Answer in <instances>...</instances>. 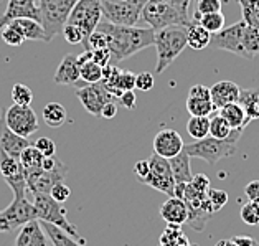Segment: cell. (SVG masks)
I'll return each instance as SVG.
<instances>
[{
  "mask_svg": "<svg viewBox=\"0 0 259 246\" xmlns=\"http://www.w3.org/2000/svg\"><path fill=\"white\" fill-rule=\"evenodd\" d=\"M96 30L107 36V50L111 52V65H117L122 60L134 56L141 50L154 45L155 30L137 25H114L109 22H99Z\"/></svg>",
  "mask_w": 259,
  "mask_h": 246,
  "instance_id": "cell-1",
  "label": "cell"
},
{
  "mask_svg": "<svg viewBox=\"0 0 259 246\" xmlns=\"http://www.w3.org/2000/svg\"><path fill=\"white\" fill-rule=\"evenodd\" d=\"M244 129H233L231 134L226 139H217L211 136H206L205 139H200L197 142L185 144L183 150L192 157V159H200L208 162L210 166H214L217 162L233 157L236 152V146L241 139Z\"/></svg>",
  "mask_w": 259,
  "mask_h": 246,
  "instance_id": "cell-2",
  "label": "cell"
},
{
  "mask_svg": "<svg viewBox=\"0 0 259 246\" xmlns=\"http://www.w3.org/2000/svg\"><path fill=\"white\" fill-rule=\"evenodd\" d=\"M154 47L157 50L155 73L160 74L172 65L187 48V27H167L155 31Z\"/></svg>",
  "mask_w": 259,
  "mask_h": 246,
  "instance_id": "cell-3",
  "label": "cell"
},
{
  "mask_svg": "<svg viewBox=\"0 0 259 246\" xmlns=\"http://www.w3.org/2000/svg\"><path fill=\"white\" fill-rule=\"evenodd\" d=\"M141 20L152 30H162L167 27H188L190 17H185L163 0H149L141 10Z\"/></svg>",
  "mask_w": 259,
  "mask_h": 246,
  "instance_id": "cell-4",
  "label": "cell"
},
{
  "mask_svg": "<svg viewBox=\"0 0 259 246\" xmlns=\"http://www.w3.org/2000/svg\"><path fill=\"white\" fill-rule=\"evenodd\" d=\"M33 205L36 210V217H38L40 222H47V223L58 226V228H61L65 233H68L69 236H73L74 239H78L81 244L86 246V239L79 235L76 226L68 222L65 208L56 200H53L52 195L33 193Z\"/></svg>",
  "mask_w": 259,
  "mask_h": 246,
  "instance_id": "cell-5",
  "label": "cell"
},
{
  "mask_svg": "<svg viewBox=\"0 0 259 246\" xmlns=\"http://www.w3.org/2000/svg\"><path fill=\"white\" fill-rule=\"evenodd\" d=\"M78 0H38L40 4V23L47 33L48 42L63 31L73 7Z\"/></svg>",
  "mask_w": 259,
  "mask_h": 246,
  "instance_id": "cell-6",
  "label": "cell"
},
{
  "mask_svg": "<svg viewBox=\"0 0 259 246\" xmlns=\"http://www.w3.org/2000/svg\"><path fill=\"white\" fill-rule=\"evenodd\" d=\"M103 4L101 0H78L76 5L73 7L71 14L68 17L66 23H73L76 27L81 28L83 31V47L86 48V43L90 35L96 30L98 23L101 22V17H103Z\"/></svg>",
  "mask_w": 259,
  "mask_h": 246,
  "instance_id": "cell-7",
  "label": "cell"
},
{
  "mask_svg": "<svg viewBox=\"0 0 259 246\" xmlns=\"http://www.w3.org/2000/svg\"><path fill=\"white\" fill-rule=\"evenodd\" d=\"M31 220H38L33 201L25 197H14V201L0 212V233L14 231Z\"/></svg>",
  "mask_w": 259,
  "mask_h": 246,
  "instance_id": "cell-8",
  "label": "cell"
},
{
  "mask_svg": "<svg viewBox=\"0 0 259 246\" xmlns=\"http://www.w3.org/2000/svg\"><path fill=\"white\" fill-rule=\"evenodd\" d=\"M150 163V170L149 175L144 180H141L139 184L152 187L154 190H159L165 195L174 197L175 193V182H174V175H172V169H170V163L167 159H163L160 155H150L149 159Z\"/></svg>",
  "mask_w": 259,
  "mask_h": 246,
  "instance_id": "cell-9",
  "label": "cell"
},
{
  "mask_svg": "<svg viewBox=\"0 0 259 246\" xmlns=\"http://www.w3.org/2000/svg\"><path fill=\"white\" fill-rule=\"evenodd\" d=\"M4 116L9 128L22 137L28 139L38 131V117L30 106H20L14 103L10 108H5Z\"/></svg>",
  "mask_w": 259,
  "mask_h": 246,
  "instance_id": "cell-10",
  "label": "cell"
},
{
  "mask_svg": "<svg viewBox=\"0 0 259 246\" xmlns=\"http://www.w3.org/2000/svg\"><path fill=\"white\" fill-rule=\"evenodd\" d=\"M244 20H239L231 27H226L223 30H220L218 33L211 35V42L210 45L217 50H223V52H230L233 55H238L241 58H248V53H246L244 45H243V35H244V28H246Z\"/></svg>",
  "mask_w": 259,
  "mask_h": 246,
  "instance_id": "cell-11",
  "label": "cell"
},
{
  "mask_svg": "<svg viewBox=\"0 0 259 246\" xmlns=\"http://www.w3.org/2000/svg\"><path fill=\"white\" fill-rule=\"evenodd\" d=\"M69 172V167L65 166L63 162H60L58 167H55L53 170H43L38 169L35 172H30L27 174V188L28 192L33 195V193H47L50 195L52 188L60 184V182H65L66 175Z\"/></svg>",
  "mask_w": 259,
  "mask_h": 246,
  "instance_id": "cell-12",
  "label": "cell"
},
{
  "mask_svg": "<svg viewBox=\"0 0 259 246\" xmlns=\"http://www.w3.org/2000/svg\"><path fill=\"white\" fill-rule=\"evenodd\" d=\"M0 174L7 182V185L12 188L14 197H25L28 193L27 177H25V170L20 160L5 154L4 150H0Z\"/></svg>",
  "mask_w": 259,
  "mask_h": 246,
  "instance_id": "cell-13",
  "label": "cell"
},
{
  "mask_svg": "<svg viewBox=\"0 0 259 246\" xmlns=\"http://www.w3.org/2000/svg\"><path fill=\"white\" fill-rule=\"evenodd\" d=\"M76 96L79 99V103L83 104V108L96 117H101V111H103V108L107 103L114 101V96L107 91L103 81L79 88V90H76Z\"/></svg>",
  "mask_w": 259,
  "mask_h": 246,
  "instance_id": "cell-14",
  "label": "cell"
},
{
  "mask_svg": "<svg viewBox=\"0 0 259 246\" xmlns=\"http://www.w3.org/2000/svg\"><path fill=\"white\" fill-rule=\"evenodd\" d=\"M103 4V17L106 22L114 25H127L132 27L141 20V9L134 7L127 0L122 2H101Z\"/></svg>",
  "mask_w": 259,
  "mask_h": 246,
  "instance_id": "cell-15",
  "label": "cell"
},
{
  "mask_svg": "<svg viewBox=\"0 0 259 246\" xmlns=\"http://www.w3.org/2000/svg\"><path fill=\"white\" fill-rule=\"evenodd\" d=\"M17 18H33L40 22L38 0H9L7 9L0 15V30Z\"/></svg>",
  "mask_w": 259,
  "mask_h": 246,
  "instance_id": "cell-16",
  "label": "cell"
},
{
  "mask_svg": "<svg viewBox=\"0 0 259 246\" xmlns=\"http://www.w3.org/2000/svg\"><path fill=\"white\" fill-rule=\"evenodd\" d=\"M154 154L163 157V159H172V157L179 155L183 150V139L175 129H162L157 132L154 137Z\"/></svg>",
  "mask_w": 259,
  "mask_h": 246,
  "instance_id": "cell-17",
  "label": "cell"
},
{
  "mask_svg": "<svg viewBox=\"0 0 259 246\" xmlns=\"http://www.w3.org/2000/svg\"><path fill=\"white\" fill-rule=\"evenodd\" d=\"M5 108L0 109V150L5 154L18 159L20 154L30 146V141L27 137H22L12 131L7 122H5Z\"/></svg>",
  "mask_w": 259,
  "mask_h": 246,
  "instance_id": "cell-18",
  "label": "cell"
},
{
  "mask_svg": "<svg viewBox=\"0 0 259 246\" xmlns=\"http://www.w3.org/2000/svg\"><path fill=\"white\" fill-rule=\"evenodd\" d=\"M187 111L190 112V116H210L214 111L210 88L203 85H193L188 91Z\"/></svg>",
  "mask_w": 259,
  "mask_h": 246,
  "instance_id": "cell-19",
  "label": "cell"
},
{
  "mask_svg": "<svg viewBox=\"0 0 259 246\" xmlns=\"http://www.w3.org/2000/svg\"><path fill=\"white\" fill-rule=\"evenodd\" d=\"M14 246H47V233L40 220H31L20 226Z\"/></svg>",
  "mask_w": 259,
  "mask_h": 246,
  "instance_id": "cell-20",
  "label": "cell"
},
{
  "mask_svg": "<svg viewBox=\"0 0 259 246\" xmlns=\"http://www.w3.org/2000/svg\"><path fill=\"white\" fill-rule=\"evenodd\" d=\"M239 88L236 83L233 81H218L210 88V94H211V103L214 106V109H221L223 106L230 104V103H238L239 98Z\"/></svg>",
  "mask_w": 259,
  "mask_h": 246,
  "instance_id": "cell-21",
  "label": "cell"
},
{
  "mask_svg": "<svg viewBox=\"0 0 259 246\" xmlns=\"http://www.w3.org/2000/svg\"><path fill=\"white\" fill-rule=\"evenodd\" d=\"M55 83L56 85H65V86H74L79 81V63L78 55L69 53L56 68L55 73Z\"/></svg>",
  "mask_w": 259,
  "mask_h": 246,
  "instance_id": "cell-22",
  "label": "cell"
},
{
  "mask_svg": "<svg viewBox=\"0 0 259 246\" xmlns=\"http://www.w3.org/2000/svg\"><path fill=\"white\" fill-rule=\"evenodd\" d=\"M160 217L165 223L183 225L188 220V208L187 203L179 197H170L160 207Z\"/></svg>",
  "mask_w": 259,
  "mask_h": 246,
  "instance_id": "cell-23",
  "label": "cell"
},
{
  "mask_svg": "<svg viewBox=\"0 0 259 246\" xmlns=\"http://www.w3.org/2000/svg\"><path fill=\"white\" fill-rule=\"evenodd\" d=\"M79 63V79L84 81L86 85L99 83L103 81V66H99L98 63L93 61L91 50H84L83 53L78 55Z\"/></svg>",
  "mask_w": 259,
  "mask_h": 246,
  "instance_id": "cell-24",
  "label": "cell"
},
{
  "mask_svg": "<svg viewBox=\"0 0 259 246\" xmlns=\"http://www.w3.org/2000/svg\"><path fill=\"white\" fill-rule=\"evenodd\" d=\"M190 159L185 150H182L179 155L168 159L170 169H172V175H174V182L175 185H187L192 182V169H190Z\"/></svg>",
  "mask_w": 259,
  "mask_h": 246,
  "instance_id": "cell-25",
  "label": "cell"
},
{
  "mask_svg": "<svg viewBox=\"0 0 259 246\" xmlns=\"http://www.w3.org/2000/svg\"><path fill=\"white\" fill-rule=\"evenodd\" d=\"M218 114L225 117V121L230 124L231 129H244L251 121L248 114H246L244 108L239 103H230L223 106Z\"/></svg>",
  "mask_w": 259,
  "mask_h": 246,
  "instance_id": "cell-26",
  "label": "cell"
},
{
  "mask_svg": "<svg viewBox=\"0 0 259 246\" xmlns=\"http://www.w3.org/2000/svg\"><path fill=\"white\" fill-rule=\"evenodd\" d=\"M14 27L23 35L25 40H33V42H48L47 33L43 30L41 23L33 20V18H17V20L10 22Z\"/></svg>",
  "mask_w": 259,
  "mask_h": 246,
  "instance_id": "cell-27",
  "label": "cell"
},
{
  "mask_svg": "<svg viewBox=\"0 0 259 246\" xmlns=\"http://www.w3.org/2000/svg\"><path fill=\"white\" fill-rule=\"evenodd\" d=\"M211 42V33L206 31L200 23L192 22L187 27V47H190L192 50H205Z\"/></svg>",
  "mask_w": 259,
  "mask_h": 246,
  "instance_id": "cell-28",
  "label": "cell"
},
{
  "mask_svg": "<svg viewBox=\"0 0 259 246\" xmlns=\"http://www.w3.org/2000/svg\"><path fill=\"white\" fill-rule=\"evenodd\" d=\"M238 103L243 106L249 119H259V88L239 91Z\"/></svg>",
  "mask_w": 259,
  "mask_h": 246,
  "instance_id": "cell-29",
  "label": "cell"
},
{
  "mask_svg": "<svg viewBox=\"0 0 259 246\" xmlns=\"http://www.w3.org/2000/svg\"><path fill=\"white\" fill-rule=\"evenodd\" d=\"M190 241H188L185 231L182 230V225L167 223L160 236V246H185Z\"/></svg>",
  "mask_w": 259,
  "mask_h": 246,
  "instance_id": "cell-30",
  "label": "cell"
},
{
  "mask_svg": "<svg viewBox=\"0 0 259 246\" xmlns=\"http://www.w3.org/2000/svg\"><path fill=\"white\" fill-rule=\"evenodd\" d=\"M68 112L65 106L60 103H48L43 108V121H45L50 128H60L66 122Z\"/></svg>",
  "mask_w": 259,
  "mask_h": 246,
  "instance_id": "cell-31",
  "label": "cell"
},
{
  "mask_svg": "<svg viewBox=\"0 0 259 246\" xmlns=\"http://www.w3.org/2000/svg\"><path fill=\"white\" fill-rule=\"evenodd\" d=\"M43 230H45L47 236L52 239L53 246H84L81 244L78 239H74L73 236H69L68 233H65L58 226H55L52 223H47V222H40Z\"/></svg>",
  "mask_w": 259,
  "mask_h": 246,
  "instance_id": "cell-32",
  "label": "cell"
},
{
  "mask_svg": "<svg viewBox=\"0 0 259 246\" xmlns=\"http://www.w3.org/2000/svg\"><path fill=\"white\" fill-rule=\"evenodd\" d=\"M43 159H45V155H43L35 146H31V144L20 154V157H18V160H20L22 167L25 170V175L41 169Z\"/></svg>",
  "mask_w": 259,
  "mask_h": 246,
  "instance_id": "cell-33",
  "label": "cell"
},
{
  "mask_svg": "<svg viewBox=\"0 0 259 246\" xmlns=\"http://www.w3.org/2000/svg\"><path fill=\"white\" fill-rule=\"evenodd\" d=\"M187 132L195 141L210 136V117L208 116H190L187 122Z\"/></svg>",
  "mask_w": 259,
  "mask_h": 246,
  "instance_id": "cell-34",
  "label": "cell"
},
{
  "mask_svg": "<svg viewBox=\"0 0 259 246\" xmlns=\"http://www.w3.org/2000/svg\"><path fill=\"white\" fill-rule=\"evenodd\" d=\"M239 7H241L243 20L259 30V0H238Z\"/></svg>",
  "mask_w": 259,
  "mask_h": 246,
  "instance_id": "cell-35",
  "label": "cell"
},
{
  "mask_svg": "<svg viewBox=\"0 0 259 246\" xmlns=\"http://www.w3.org/2000/svg\"><path fill=\"white\" fill-rule=\"evenodd\" d=\"M243 45L246 53H248V58L252 60L259 55V30L254 27H249L246 25L244 28V35H243Z\"/></svg>",
  "mask_w": 259,
  "mask_h": 246,
  "instance_id": "cell-36",
  "label": "cell"
},
{
  "mask_svg": "<svg viewBox=\"0 0 259 246\" xmlns=\"http://www.w3.org/2000/svg\"><path fill=\"white\" fill-rule=\"evenodd\" d=\"M197 23H200L206 31H210L211 35L218 33L220 30L225 28V15L221 12H214V14H206L201 15Z\"/></svg>",
  "mask_w": 259,
  "mask_h": 246,
  "instance_id": "cell-37",
  "label": "cell"
},
{
  "mask_svg": "<svg viewBox=\"0 0 259 246\" xmlns=\"http://www.w3.org/2000/svg\"><path fill=\"white\" fill-rule=\"evenodd\" d=\"M231 128L230 124L225 121L223 116H213L210 119V136L211 137H217V139H226L230 134H231Z\"/></svg>",
  "mask_w": 259,
  "mask_h": 246,
  "instance_id": "cell-38",
  "label": "cell"
},
{
  "mask_svg": "<svg viewBox=\"0 0 259 246\" xmlns=\"http://www.w3.org/2000/svg\"><path fill=\"white\" fill-rule=\"evenodd\" d=\"M12 99H14L15 104H20V106H30L31 101H33V93L27 86V85H22V83H17L12 88Z\"/></svg>",
  "mask_w": 259,
  "mask_h": 246,
  "instance_id": "cell-39",
  "label": "cell"
},
{
  "mask_svg": "<svg viewBox=\"0 0 259 246\" xmlns=\"http://www.w3.org/2000/svg\"><path fill=\"white\" fill-rule=\"evenodd\" d=\"M241 220L249 226H257L259 225V203L257 201H248L241 207Z\"/></svg>",
  "mask_w": 259,
  "mask_h": 246,
  "instance_id": "cell-40",
  "label": "cell"
},
{
  "mask_svg": "<svg viewBox=\"0 0 259 246\" xmlns=\"http://www.w3.org/2000/svg\"><path fill=\"white\" fill-rule=\"evenodd\" d=\"M0 38L4 40V43H7L9 47H20L25 42L23 35L12 23L5 25V27L0 30Z\"/></svg>",
  "mask_w": 259,
  "mask_h": 246,
  "instance_id": "cell-41",
  "label": "cell"
},
{
  "mask_svg": "<svg viewBox=\"0 0 259 246\" xmlns=\"http://www.w3.org/2000/svg\"><path fill=\"white\" fill-rule=\"evenodd\" d=\"M214 12H221V0H197V9H195V20L197 22L201 15L214 14Z\"/></svg>",
  "mask_w": 259,
  "mask_h": 246,
  "instance_id": "cell-42",
  "label": "cell"
},
{
  "mask_svg": "<svg viewBox=\"0 0 259 246\" xmlns=\"http://www.w3.org/2000/svg\"><path fill=\"white\" fill-rule=\"evenodd\" d=\"M206 197L210 200V203L213 207L214 212H220L226 203H228V193L225 190H218V188H211L206 192Z\"/></svg>",
  "mask_w": 259,
  "mask_h": 246,
  "instance_id": "cell-43",
  "label": "cell"
},
{
  "mask_svg": "<svg viewBox=\"0 0 259 246\" xmlns=\"http://www.w3.org/2000/svg\"><path fill=\"white\" fill-rule=\"evenodd\" d=\"M63 35H65V38L68 43H71V45H78V43H83L84 36H83V31H81L79 27L73 23H66L65 27H63Z\"/></svg>",
  "mask_w": 259,
  "mask_h": 246,
  "instance_id": "cell-44",
  "label": "cell"
},
{
  "mask_svg": "<svg viewBox=\"0 0 259 246\" xmlns=\"http://www.w3.org/2000/svg\"><path fill=\"white\" fill-rule=\"evenodd\" d=\"M99 48H107V36L99 30H94L90 35L84 50H99Z\"/></svg>",
  "mask_w": 259,
  "mask_h": 246,
  "instance_id": "cell-45",
  "label": "cell"
},
{
  "mask_svg": "<svg viewBox=\"0 0 259 246\" xmlns=\"http://www.w3.org/2000/svg\"><path fill=\"white\" fill-rule=\"evenodd\" d=\"M154 85H155V81H154L152 73L144 71V73H139V74H136V90H139V91H144V93H147V91L152 90Z\"/></svg>",
  "mask_w": 259,
  "mask_h": 246,
  "instance_id": "cell-46",
  "label": "cell"
},
{
  "mask_svg": "<svg viewBox=\"0 0 259 246\" xmlns=\"http://www.w3.org/2000/svg\"><path fill=\"white\" fill-rule=\"evenodd\" d=\"M50 195H52V198L58 201V203H65V201L69 198V195H71V188H69L65 182H60V184H56L52 188Z\"/></svg>",
  "mask_w": 259,
  "mask_h": 246,
  "instance_id": "cell-47",
  "label": "cell"
},
{
  "mask_svg": "<svg viewBox=\"0 0 259 246\" xmlns=\"http://www.w3.org/2000/svg\"><path fill=\"white\" fill-rule=\"evenodd\" d=\"M33 146L38 149L45 157H53L56 154V144L50 137H40Z\"/></svg>",
  "mask_w": 259,
  "mask_h": 246,
  "instance_id": "cell-48",
  "label": "cell"
},
{
  "mask_svg": "<svg viewBox=\"0 0 259 246\" xmlns=\"http://www.w3.org/2000/svg\"><path fill=\"white\" fill-rule=\"evenodd\" d=\"M93 61L98 63L99 66H107L111 65V52L107 48H99V50H91Z\"/></svg>",
  "mask_w": 259,
  "mask_h": 246,
  "instance_id": "cell-49",
  "label": "cell"
},
{
  "mask_svg": "<svg viewBox=\"0 0 259 246\" xmlns=\"http://www.w3.org/2000/svg\"><path fill=\"white\" fill-rule=\"evenodd\" d=\"M190 185L195 188V190H198L201 193H206L208 190H210V179H208L205 174H197L192 177Z\"/></svg>",
  "mask_w": 259,
  "mask_h": 246,
  "instance_id": "cell-50",
  "label": "cell"
},
{
  "mask_svg": "<svg viewBox=\"0 0 259 246\" xmlns=\"http://www.w3.org/2000/svg\"><path fill=\"white\" fill-rule=\"evenodd\" d=\"M136 101H137V98H136L134 91H122L121 96L117 98V103L121 106H124V108L129 109V111L136 109Z\"/></svg>",
  "mask_w": 259,
  "mask_h": 246,
  "instance_id": "cell-51",
  "label": "cell"
},
{
  "mask_svg": "<svg viewBox=\"0 0 259 246\" xmlns=\"http://www.w3.org/2000/svg\"><path fill=\"white\" fill-rule=\"evenodd\" d=\"M149 170H150L149 160H139V162H136V166H134V175L137 177V180L141 182L149 175Z\"/></svg>",
  "mask_w": 259,
  "mask_h": 246,
  "instance_id": "cell-52",
  "label": "cell"
},
{
  "mask_svg": "<svg viewBox=\"0 0 259 246\" xmlns=\"http://www.w3.org/2000/svg\"><path fill=\"white\" fill-rule=\"evenodd\" d=\"M244 193L251 201H257L259 203V180H251L249 184L244 187Z\"/></svg>",
  "mask_w": 259,
  "mask_h": 246,
  "instance_id": "cell-53",
  "label": "cell"
},
{
  "mask_svg": "<svg viewBox=\"0 0 259 246\" xmlns=\"http://www.w3.org/2000/svg\"><path fill=\"white\" fill-rule=\"evenodd\" d=\"M163 2H167L168 5H172L174 9L179 10L180 14L188 17V9H190L192 0H163Z\"/></svg>",
  "mask_w": 259,
  "mask_h": 246,
  "instance_id": "cell-54",
  "label": "cell"
},
{
  "mask_svg": "<svg viewBox=\"0 0 259 246\" xmlns=\"http://www.w3.org/2000/svg\"><path fill=\"white\" fill-rule=\"evenodd\" d=\"M117 114V101H111V103H107L103 111H101V117H104V119H112V117H116Z\"/></svg>",
  "mask_w": 259,
  "mask_h": 246,
  "instance_id": "cell-55",
  "label": "cell"
},
{
  "mask_svg": "<svg viewBox=\"0 0 259 246\" xmlns=\"http://www.w3.org/2000/svg\"><path fill=\"white\" fill-rule=\"evenodd\" d=\"M233 241H235L238 246H251L252 243L256 241L254 238H251V236H244V235H241V236H235V238H231Z\"/></svg>",
  "mask_w": 259,
  "mask_h": 246,
  "instance_id": "cell-56",
  "label": "cell"
},
{
  "mask_svg": "<svg viewBox=\"0 0 259 246\" xmlns=\"http://www.w3.org/2000/svg\"><path fill=\"white\" fill-rule=\"evenodd\" d=\"M127 2L134 5V7H137V9H141V10H142V7L149 2V0H127Z\"/></svg>",
  "mask_w": 259,
  "mask_h": 246,
  "instance_id": "cell-57",
  "label": "cell"
},
{
  "mask_svg": "<svg viewBox=\"0 0 259 246\" xmlns=\"http://www.w3.org/2000/svg\"><path fill=\"white\" fill-rule=\"evenodd\" d=\"M214 246H238V244L233 241V239H220Z\"/></svg>",
  "mask_w": 259,
  "mask_h": 246,
  "instance_id": "cell-58",
  "label": "cell"
},
{
  "mask_svg": "<svg viewBox=\"0 0 259 246\" xmlns=\"http://www.w3.org/2000/svg\"><path fill=\"white\" fill-rule=\"evenodd\" d=\"M101 2H122V0H101Z\"/></svg>",
  "mask_w": 259,
  "mask_h": 246,
  "instance_id": "cell-59",
  "label": "cell"
},
{
  "mask_svg": "<svg viewBox=\"0 0 259 246\" xmlns=\"http://www.w3.org/2000/svg\"><path fill=\"white\" fill-rule=\"evenodd\" d=\"M251 246H259V243H257V241H254V243H252Z\"/></svg>",
  "mask_w": 259,
  "mask_h": 246,
  "instance_id": "cell-60",
  "label": "cell"
},
{
  "mask_svg": "<svg viewBox=\"0 0 259 246\" xmlns=\"http://www.w3.org/2000/svg\"><path fill=\"white\" fill-rule=\"evenodd\" d=\"M185 246H197V244H190V243H188V244H185Z\"/></svg>",
  "mask_w": 259,
  "mask_h": 246,
  "instance_id": "cell-61",
  "label": "cell"
},
{
  "mask_svg": "<svg viewBox=\"0 0 259 246\" xmlns=\"http://www.w3.org/2000/svg\"><path fill=\"white\" fill-rule=\"evenodd\" d=\"M0 212H2V210H0Z\"/></svg>",
  "mask_w": 259,
  "mask_h": 246,
  "instance_id": "cell-62",
  "label": "cell"
}]
</instances>
